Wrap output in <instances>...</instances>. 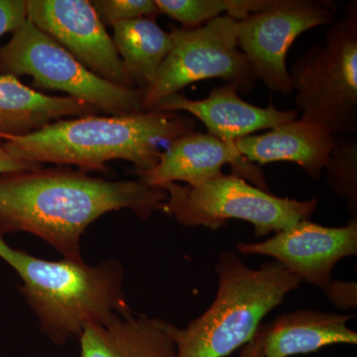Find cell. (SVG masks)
<instances>
[{
    "mask_svg": "<svg viewBox=\"0 0 357 357\" xmlns=\"http://www.w3.org/2000/svg\"><path fill=\"white\" fill-rule=\"evenodd\" d=\"M168 195L140 178L109 181L66 167L0 176V237L28 232L66 259L83 260L81 239L103 215L129 210L142 220L163 211Z\"/></svg>",
    "mask_w": 357,
    "mask_h": 357,
    "instance_id": "1",
    "label": "cell"
},
{
    "mask_svg": "<svg viewBox=\"0 0 357 357\" xmlns=\"http://www.w3.org/2000/svg\"><path fill=\"white\" fill-rule=\"evenodd\" d=\"M195 122L180 112L153 109L63 119L29 135L0 140L16 158L35 165H75L84 172H107V162L124 160L139 173L157 165L160 146L195 132Z\"/></svg>",
    "mask_w": 357,
    "mask_h": 357,
    "instance_id": "2",
    "label": "cell"
},
{
    "mask_svg": "<svg viewBox=\"0 0 357 357\" xmlns=\"http://www.w3.org/2000/svg\"><path fill=\"white\" fill-rule=\"evenodd\" d=\"M0 259L20 277V293L53 344L79 340L86 326L109 325L134 314L123 290V267L116 260L96 266L66 258L49 261L13 248L2 237Z\"/></svg>",
    "mask_w": 357,
    "mask_h": 357,
    "instance_id": "3",
    "label": "cell"
},
{
    "mask_svg": "<svg viewBox=\"0 0 357 357\" xmlns=\"http://www.w3.org/2000/svg\"><path fill=\"white\" fill-rule=\"evenodd\" d=\"M215 272L218 292L211 306L184 328L168 324L175 357L229 356L251 342L263 319L302 283L280 263L252 269L230 250L220 253Z\"/></svg>",
    "mask_w": 357,
    "mask_h": 357,
    "instance_id": "4",
    "label": "cell"
},
{
    "mask_svg": "<svg viewBox=\"0 0 357 357\" xmlns=\"http://www.w3.org/2000/svg\"><path fill=\"white\" fill-rule=\"evenodd\" d=\"M290 75L302 121L335 135L357 130V2L333 21L325 46L314 45L293 63Z\"/></svg>",
    "mask_w": 357,
    "mask_h": 357,
    "instance_id": "5",
    "label": "cell"
},
{
    "mask_svg": "<svg viewBox=\"0 0 357 357\" xmlns=\"http://www.w3.org/2000/svg\"><path fill=\"white\" fill-rule=\"evenodd\" d=\"M159 188L168 195L163 213L180 225L218 229L227 220H245L253 225L257 237L278 234L310 220L318 206L317 199L279 198L232 174H222L196 185L166 183Z\"/></svg>",
    "mask_w": 357,
    "mask_h": 357,
    "instance_id": "6",
    "label": "cell"
},
{
    "mask_svg": "<svg viewBox=\"0 0 357 357\" xmlns=\"http://www.w3.org/2000/svg\"><path fill=\"white\" fill-rule=\"evenodd\" d=\"M0 75L31 77L36 88L63 91L109 115L143 112L144 91L96 76L28 18L0 47Z\"/></svg>",
    "mask_w": 357,
    "mask_h": 357,
    "instance_id": "7",
    "label": "cell"
},
{
    "mask_svg": "<svg viewBox=\"0 0 357 357\" xmlns=\"http://www.w3.org/2000/svg\"><path fill=\"white\" fill-rule=\"evenodd\" d=\"M236 18L220 16L194 29L173 27V48L143 95V112L196 82L222 79L248 95L256 81L237 44Z\"/></svg>",
    "mask_w": 357,
    "mask_h": 357,
    "instance_id": "8",
    "label": "cell"
},
{
    "mask_svg": "<svg viewBox=\"0 0 357 357\" xmlns=\"http://www.w3.org/2000/svg\"><path fill=\"white\" fill-rule=\"evenodd\" d=\"M337 11L328 0H274L260 13L237 20V44L256 79L281 95L292 93L286 56L303 33L331 25Z\"/></svg>",
    "mask_w": 357,
    "mask_h": 357,
    "instance_id": "9",
    "label": "cell"
},
{
    "mask_svg": "<svg viewBox=\"0 0 357 357\" xmlns=\"http://www.w3.org/2000/svg\"><path fill=\"white\" fill-rule=\"evenodd\" d=\"M27 13L28 20L96 76L135 89L91 1L27 0Z\"/></svg>",
    "mask_w": 357,
    "mask_h": 357,
    "instance_id": "10",
    "label": "cell"
},
{
    "mask_svg": "<svg viewBox=\"0 0 357 357\" xmlns=\"http://www.w3.org/2000/svg\"><path fill=\"white\" fill-rule=\"evenodd\" d=\"M237 250L270 256L301 282L325 290L332 283L335 264L357 253V220L340 227L303 220L262 243H238Z\"/></svg>",
    "mask_w": 357,
    "mask_h": 357,
    "instance_id": "11",
    "label": "cell"
},
{
    "mask_svg": "<svg viewBox=\"0 0 357 357\" xmlns=\"http://www.w3.org/2000/svg\"><path fill=\"white\" fill-rule=\"evenodd\" d=\"M227 164L231 166L232 175L251 181L268 192L264 174L239 154L232 141L220 140L208 133L192 132L177 138L161 152L153 169L135 174L152 187L177 182L196 185L222 175V167Z\"/></svg>",
    "mask_w": 357,
    "mask_h": 357,
    "instance_id": "12",
    "label": "cell"
},
{
    "mask_svg": "<svg viewBox=\"0 0 357 357\" xmlns=\"http://www.w3.org/2000/svg\"><path fill=\"white\" fill-rule=\"evenodd\" d=\"M154 109L192 114L203 122L208 134L223 141H234L255 131L277 128L295 121L298 115L295 110L283 112L273 105L260 107L244 102L231 84L213 89L208 98L201 100L174 93L157 103Z\"/></svg>",
    "mask_w": 357,
    "mask_h": 357,
    "instance_id": "13",
    "label": "cell"
},
{
    "mask_svg": "<svg viewBox=\"0 0 357 357\" xmlns=\"http://www.w3.org/2000/svg\"><path fill=\"white\" fill-rule=\"evenodd\" d=\"M335 141L333 134L318 124L295 119L266 133L244 136L232 142L250 163L292 162L312 180H318Z\"/></svg>",
    "mask_w": 357,
    "mask_h": 357,
    "instance_id": "14",
    "label": "cell"
},
{
    "mask_svg": "<svg viewBox=\"0 0 357 357\" xmlns=\"http://www.w3.org/2000/svg\"><path fill=\"white\" fill-rule=\"evenodd\" d=\"M347 314L301 310L279 317L258 330L265 357L312 354L335 344H356L357 333L347 326Z\"/></svg>",
    "mask_w": 357,
    "mask_h": 357,
    "instance_id": "15",
    "label": "cell"
},
{
    "mask_svg": "<svg viewBox=\"0 0 357 357\" xmlns=\"http://www.w3.org/2000/svg\"><path fill=\"white\" fill-rule=\"evenodd\" d=\"M100 112L76 98L48 96L18 77L0 75V139L29 135L53 122Z\"/></svg>",
    "mask_w": 357,
    "mask_h": 357,
    "instance_id": "16",
    "label": "cell"
},
{
    "mask_svg": "<svg viewBox=\"0 0 357 357\" xmlns=\"http://www.w3.org/2000/svg\"><path fill=\"white\" fill-rule=\"evenodd\" d=\"M168 321L132 314L89 326L79 337L81 357H175Z\"/></svg>",
    "mask_w": 357,
    "mask_h": 357,
    "instance_id": "17",
    "label": "cell"
},
{
    "mask_svg": "<svg viewBox=\"0 0 357 357\" xmlns=\"http://www.w3.org/2000/svg\"><path fill=\"white\" fill-rule=\"evenodd\" d=\"M114 43L135 89L145 91L156 77L174 41L154 18H136L112 25Z\"/></svg>",
    "mask_w": 357,
    "mask_h": 357,
    "instance_id": "18",
    "label": "cell"
},
{
    "mask_svg": "<svg viewBox=\"0 0 357 357\" xmlns=\"http://www.w3.org/2000/svg\"><path fill=\"white\" fill-rule=\"evenodd\" d=\"M274 0H155L160 14L178 21L184 29L201 27L220 17V14L243 20L250 14L260 13Z\"/></svg>",
    "mask_w": 357,
    "mask_h": 357,
    "instance_id": "19",
    "label": "cell"
},
{
    "mask_svg": "<svg viewBox=\"0 0 357 357\" xmlns=\"http://www.w3.org/2000/svg\"><path fill=\"white\" fill-rule=\"evenodd\" d=\"M328 187L337 196L345 199L349 210L357 211V144L356 141H335L325 170Z\"/></svg>",
    "mask_w": 357,
    "mask_h": 357,
    "instance_id": "20",
    "label": "cell"
},
{
    "mask_svg": "<svg viewBox=\"0 0 357 357\" xmlns=\"http://www.w3.org/2000/svg\"><path fill=\"white\" fill-rule=\"evenodd\" d=\"M91 4L105 25L136 18L155 20L160 14L155 0H93Z\"/></svg>",
    "mask_w": 357,
    "mask_h": 357,
    "instance_id": "21",
    "label": "cell"
},
{
    "mask_svg": "<svg viewBox=\"0 0 357 357\" xmlns=\"http://www.w3.org/2000/svg\"><path fill=\"white\" fill-rule=\"evenodd\" d=\"M27 18V0H0V37L15 32Z\"/></svg>",
    "mask_w": 357,
    "mask_h": 357,
    "instance_id": "22",
    "label": "cell"
},
{
    "mask_svg": "<svg viewBox=\"0 0 357 357\" xmlns=\"http://www.w3.org/2000/svg\"><path fill=\"white\" fill-rule=\"evenodd\" d=\"M328 300L342 310L356 309L357 284L356 282L332 281L325 289Z\"/></svg>",
    "mask_w": 357,
    "mask_h": 357,
    "instance_id": "23",
    "label": "cell"
},
{
    "mask_svg": "<svg viewBox=\"0 0 357 357\" xmlns=\"http://www.w3.org/2000/svg\"><path fill=\"white\" fill-rule=\"evenodd\" d=\"M40 168H43V166L35 165L16 158L6 149L3 141L0 140V176Z\"/></svg>",
    "mask_w": 357,
    "mask_h": 357,
    "instance_id": "24",
    "label": "cell"
},
{
    "mask_svg": "<svg viewBox=\"0 0 357 357\" xmlns=\"http://www.w3.org/2000/svg\"><path fill=\"white\" fill-rule=\"evenodd\" d=\"M238 357H265L262 351L261 340L258 333H256L255 338L251 342L241 347V354Z\"/></svg>",
    "mask_w": 357,
    "mask_h": 357,
    "instance_id": "25",
    "label": "cell"
}]
</instances>
